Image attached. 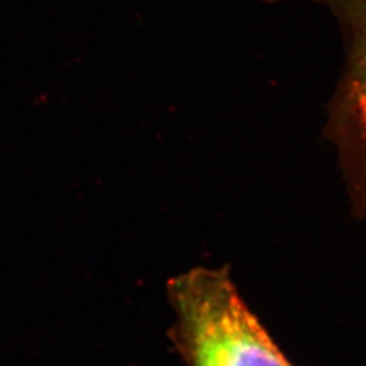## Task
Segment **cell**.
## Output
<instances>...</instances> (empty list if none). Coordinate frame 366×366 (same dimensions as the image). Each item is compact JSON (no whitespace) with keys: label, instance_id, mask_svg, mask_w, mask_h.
<instances>
[{"label":"cell","instance_id":"2","mask_svg":"<svg viewBox=\"0 0 366 366\" xmlns=\"http://www.w3.org/2000/svg\"><path fill=\"white\" fill-rule=\"evenodd\" d=\"M352 34V51L343 90V117L358 151L366 184V0H335Z\"/></svg>","mask_w":366,"mask_h":366},{"label":"cell","instance_id":"1","mask_svg":"<svg viewBox=\"0 0 366 366\" xmlns=\"http://www.w3.org/2000/svg\"><path fill=\"white\" fill-rule=\"evenodd\" d=\"M174 342L187 366H295L222 270L194 269L169 284Z\"/></svg>","mask_w":366,"mask_h":366}]
</instances>
